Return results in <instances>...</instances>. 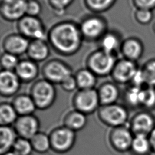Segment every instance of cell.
<instances>
[{
    "mask_svg": "<svg viewBox=\"0 0 155 155\" xmlns=\"http://www.w3.org/2000/svg\"><path fill=\"white\" fill-rule=\"evenodd\" d=\"M47 36L50 45L64 56L77 53L84 40L79 25L71 21H62L54 25Z\"/></svg>",
    "mask_w": 155,
    "mask_h": 155,
    "instance_id": "obj_1",
    "label": "cell"
},
{
    "mask_svg": "<svg viewBox=\"0 0 155 155\" xmlns=\"http://www.w3.org/2000/svg\"><path fill=\"white\" fill-rule=\"evenodd\" d=\"M117 61L114 54L100 48L88 56L87 65L88 68L96 76H104L111 74Z\"/></svg>",
    "mask_w": 155,
    "mask_h": 155,
    "instance_id": "obj_2",
    "label": "cell"
},
{
    "mask_svg": "<svg viewBox=\"0 0 155 155\" xmlns=\"http://www.w3.org/2000/svg\"><path fill=\"white\" fill-rule=\"evenodd\" d=\"M31 96L37 108L45 109L50 107L56 97L53 84L45 79L38 81L31 88Z\"/></svg>",
    "mask_w": 155,
    "mask_h": 155,
    "instance_id": "obj_3",
    "label": "cell"
},
{
    "mask_svg": "<svg viewBox=\"0 0 155 155\" xmlns=\"http://www.w3.org/2000/svg\"><path fill=\"white\" fill-rule=\"evenodd\" d=\"M84 39L90 41L99 40L107 31L105 20L98 16H90L84 18L79 25Z\"/></svg>",
    "mask_w": 155,
    "mask_h": 155,
    "instance_id": "obj_4",
    "label": "cell"
},
{
    "mask_svg": "<svg viewBox=\"0 0 155 155\" xmlns=\"http://www.w3.org/2000/svg\"><path fill=\"white\" fill-rule=\"evenodd\" d=\"M19 33L21 34L30 41L36 39L44 40L45 38V28L42 21L35 16H24L17 23Z\"/></svg>",
    "mask_w": 155,
    "mask_h": 155,
    "instance_id": "obj_5",
    "label": "cell"
},
{
    "mask_svg": "<svg viewBox=\"0 0 155 155\" xmlns=\"http://www.w3.org/2000/svg\"><path fill=\"white\" fill-rule=\"evenodd\" d=\"M98 115L104 123L114 128L124 126L128 117L125 108L116 104L103 105Z\"/></svg>",
    "mask_w": 155,
    "mask_h": 155,
    "instance_id": "obj_6",
    "label": "cell"
},
{
    "mask_svg": "<svg viewBox=\"0 0 155 155\" xmlns=\"http://www.w3.org/2000/svg\"><path fill=\"white\" fill-rule=\"evenodd\" d=\"M45 79L53 84H61L67 78L72 75L71 68L64 62L53 59L46 62L42 67Z\"/></svg>",
    "mask_w": 155,
    "mask_h": 155,
    "instance_id": "obj_7",
    "label": "cell"
},
{
    "mask_svg": "<svg viewBox=\"0 0 155 155\" xmlns=\"http://www.w3.org/2000/svg\"><path fill=\"white\" fill-rule=\"evenodd\" d=\"M76 138L75 131L64 126L54 130L50 136L51 147L56 151L64 153L70 150Z\"/></svg>",
    "mask_w": 155,
    "mask_h": 155,
    "instance_id": "obj_8",
    "label": "cell"
},
{
    "mask_svg": "<svg viewBox=\"0 0 155 155\" xmlns=\"http://www.w3.org/2000/svg\"><path fill=\"white\" fill-rule=\"evenodd\" d=\"M99 104L98 92L94 88L81 90L74 99V104L76 110L85 114L94 111Z\"/></svg>",
    "mask_w": 155,
    "mask_h": 155,
    "instance_id": "obj_9",
    "label": "cell"
},
{
    "mask_svg": "<svg viewBox=\"0 0 155 155\" xmlns=\"http://www.w3.org/2000/svg\"><path fill=\"white\" fill-rule=\"evenodd\" d=\"M138 68L135 61L124 58L117 61L111 75L118 83L131 82Z\"/></svg>",
    "mask_w": 155,
    "mask_h": 155,
    "instance_id": "obj_10",
    "label": "cell"
},
{
    "mask_svg": "<svg viewBox=\"0 0 155 155\" xmlns=\"http://www.w3.org/2000/svg\"><path fill=\"white\" fill-rule=\"evenodd\" d=\"M27 0H7L1 2V15L8 21H19L26 15Z\"/></svg>",
    "mask_w": 155,
    "mask_h": 155,
    "instance_id": "obj_11",
    "label": "cell"
},
{
    "mask_svg": "<svg viewBox=\"0 0 155 155\" xmlns=\"http://www.w3.org/2000/svg\"><path fill=\"white\" fill-rule=\"evenodd\" d=\"M39 123L33 116H21L15 122V130L20 137L30 139L39 132Z\"/></svg>",
    "mask_w": 155,
    "mask_h": 155,
    "instance_id": "obj_12",
    "label": "cell"
},
{
    "mask_svg": "<svg viewBox=\"0 0 155 155\" xmlns=\"http://www.w3.org/2000/svg\"><path fill=\"white\" fill-rule=\"evenodd\" d=\"M134 136L130 128L124 126L114 128L110 133V142L116 150L125 151L131 148Z\"/></svg>",
    "mask_w": 155,
    "mask_h": 155,
    "instance_id": "obj_13",
    "label": "cell"
},
{
    "mask_svg": "<svg viewBox=\"0 0 155 155\" xmlns=\"http://www.w3.org/2000/svg\"><path fill=\"white\" fill-rule=\"evenodd\" d=\"M30 41L20 33L10 34L5 36L2 41L4 52L17 56L27 53Z\"/></svg>",
    "mask_w": 155,
    "mask_h": 155,
    "instance_id": "obj_14",
    "label": "cell"
},
{
    "mask_svg": "<svg viewBox=\"0 0 155 155\" xmlns=\"http://www.w3.org/2000/svg\"><path fill=\"white\" fill-rule=\"evenodd\" d=\"M155 128L154 117L148 112H140L131 120L130 130L134 135L148 136Z\"/></svg>",
    "mask_w": 155,
    "mask_h": 155,
    "instance_id": "obj_15",
    "label": "cell"
},
{
    "mask_svg": "<svg viewBox=\"0 0 155 155\" xmlns=\"http://www.w3.org/2000/svg\"><path fill=\"white\" fill-rule=\"evenodd\" d=\"M21 80L13 71L2 70L0 74V91L2 96H11L18 92Z\"/></svg>",
    "mask_w": 155,
    "mask_h": 155,
    "instance_id": "obj_16",
    "label": "cell"
},
{
    "mask_svg": "<svg viewBox=\"0 0 155 155\" xmlns=\"http://www.w3.org/2000/svg\"><path fill=\"white\" fill-rule=\"evenodd\" d=\"M120 51L124 58L136 62L142 56L143 47L138 39L130 38L122 42Z\"/></svg>",
    "mask_w": 155,
    "mask_h": 155,
    "instance_id": "obj_17",
    "label": "cell"
},
{
    "mask_svg": "<svg viewBox=\"0 0 155 155\" xmlns=\"http://www.w3.org/2000/svg\"><path fill=\"white\" fill-rule=\"evenodd\" d=\"M28 59L38 62L47 59L50 55V47L42 39L30 41L27 53Z\"/></svg>",
    "mask_w": 155,
    "mask_h": 155,
    "instance_id": "obj_18",
    "label": "cell"
},
{
    "mask_svg": "<svg viewBox=\"0 0 155 155\" xmlns=\"http://www.w3.org/2000/svg\"><path fill=\"white\" fill-rule=\"evenodd\" d=\"M21 81L30 82L38 75L39 68L36 62L30 59H24L19 61L14 71Z\"/></svg>",
    "mask_w": 155,
    "mask_h": 155,
    "instance_id": "obj_19",
    "label": "cell"
},
{
    "mask_svg": "<svg viewBox=\"0 0 155 155\" xmlns=\"http://www.w3.org/2000/svg\"><path fill=\"white\" fill-rule=\"evenodd\" d=\"M17 113L21 116L30 115L37 108L31 96L21 94L16 96L12 104Z\"/></svg>",
    "mask_w": 155,
    "mask_h": 155,
    "instance_id": "obj_20",
    "label": "cell"
},
{
    "mask_svg": "<svg viewBox=\"0 0 155 155\" xmlns=\"http://www.w3.org/2000/svg\"><path fill=\"white\" fill-rule=\"evenodd\" d=\"M97 92L100 103L103 105L115 104L119 95V91L116 85L110 82L102 85Z\"/></svg>",
    "mask_w": 155,
    "mask_h": 155,
    "instance_id": "obj_21",
    "label": "cell"
},
{
    "mask_svg": "<svg viewBox=\"0 0 155 155\" xmlns=\"http://www.w3.org/2000/svg\"><path fill=\"white\" fill-rule=\"evenodd\" d=\"M16 132L9 126L1 125L0 130V151L3 154L13 148L16 139Z\"/></svg>",
    "mask_w": 155,
    "mask_h": 155,
    "instance_id": "obj_22",
    "label": "cell"
},
{
    "mask_svg": "<svg viewBox=\"0 0 155 155\" xmlns=\"http://www.w3.org/2000/svg\"><path fill=\"white\" fill-rule=\"evenodd\" d=\"M99 41L101 49L114 54L120 49L122 42L120 41L119 36L111 31H107Z\"/></svg>",
    "mask_w": 155,
    "mask_h": 155,
    "instance_id": "obj_23",
    "label": "cell"
},
{
    "mask_svg": "<svg viewBox=\"0 0 155 155\" xmlns=\"http://www.w3.org/2000/svg\"><path fill=\"white\" fill-rule=\"evenodd\" d=\"M96 75L88 68L80 70L75 76L78 87L81 90L93 88L96 83Z\"/></svg>",
    "mask_w": 155,
    "mask_h": 155,
    "instance_id": "obj_24",
    "label": "cell"
},
{
    "mask_svg": "<svg viewBox=\"0 0 155 155\" xmlns=\"http://www.w3.org/2000/svg\"><path fill=\"white\" fill-rule=\"evenodd\" d=\"M130 149L136 155H148L152 151L148 136L134 135Z\"/></svg>",
    "mask_w": 155,
    "mask_h": 155,
    "instance_id": "obj_25",
    "label": "cell"
},
{
    "mask_svg": "<svg viewBox=\"0 0 155 155\" xmlns=\"http://www.w3.org/2000/svg\"><path fill=\"white\" fill-rule=\"evenodd\" d=\"M86 124L85 114L78 110L70 112L65 118V126L74 131L82 129Z\"/></svg>",
    "mask_w": 155,
    "mask_h": 155,
    "instance_id": "obj_26",
    "label": "cell"
},
{
    "mask_svg": "<svg viewBox=\"0 0 155 155\" xmlns=\"http://www.w3.org/2000/svg\"><path fill=\"white\" fill-rule=\"evenodd\" d=\"M18 113L12 104L2 103L0 107V122L1 125L8 126L17 120Z\"/></svg>",
    "mask_w": 155,
    "mask_h": 155,
    "instance_id": "obj_27",
    "label": "cell"
},
{
    "mask_svg": "<svg viewBox=\"0 0 155 155\" xmlns=\"http://www.w3.org/2000/svg\"><path fill=\"white\" fill-rule=\"evenodd\" d=\"M33 150L38 153L47 152L51 147L50 137L47 134L38 132L30 139Z\"/></svg>",
    "mask_w": 155,
    "mask_h": 155,
    "instance_id": "obj_28",
    "label": "cell"
},
{
    "mask_svg": "<svg viewBox=\"0 0 155 155\" xmlns=\"http://www.w3.org/2000/svg\"><path fill=\"white\" fill-rule=\"evenodd\" d=\"M116 0H84L87 8L96 13L105 12L111 8Z\"/></svg>",
    "mask_w": 155,
    "mask_h": 155,
    "instance_id": "obj_29",
    "label": "cell"
},
{
    "mask_svg": "<svg viewBox=\"0 0 155 155\" xmlns=\"http://www.w3.org/2000/svg\"><path fill=\"white\" fill-rule=\"evenodd\" d=\"M140 105L147 109L155 108V87L147 86L142 88Z\"/></svg>",
    "mask_w": 155,
    "mask_h": 155,
    "instance_id": "obj_30",
    "label": "cell"
},
{
    "mask_svg": "<svg viewBox=\"0 0 155 155\" xmlns=\"http://www.w3.org/2000/svg\"><path fill=\"white\" fill-rule=\"evenodd\" d=\"M141 69L145 85L155 87V59L148 61Z\"/></svg>",
    "mask_w": 155,
    "mask_h": 155,
    "instance_id": "obj_31",
    "label": "cell"
},
{
    "mask_svg": "<svg viewBox=\"0 0 155 155\" xmlns=\"http://www.w3.org/2000/svg\"><path fill=\"white\" fill-rule=\"evenodd\" d=\"M12 149L17 155H30L33 150L30 140L22 137L16 139Z\"/></svg>",
    "mask_w": 155,
    "mask_h": 155,
    "instance_id": "obj_32",
    "label": "cell"
},
{
    "mask_svg": "<svg viewBox=\"0 0 155 155\" xmlns=\"http://www.w3.org/2000/svg\"><path fill=\"white\" fill-rule=\"evenodd\" d=\"M19 61L18 56L7 52H4L1 57V65L4 70L15 71Z\"/></svg>",
    "mask_w": 155,
    "mask_h": 155,
    "instance_id": "obj_33",
    "label": "cell"
},
{
    "mask_svg": "<svg viewBox=\"0 0 155 155\" xmlns=\"http://www.w3.org/2000/svg\"><path fill=\"white\" fill-rule=\"evenodd\" d=\"M142 87L133 86L131 87L127 93V100L132 105L137 106L141 104Z\"/></svg>",
    "mask_w": 155,
    "mask_h": 155,
    "instance_id": "obj_34",
    "label": "cell"
},
{
    "mask_svg": "<svg viewBox=\"0 0 155 155\" xmlns=\"http://www.w3.org/2000/svg\"><path fill=\"white\" fill-rule=\"evenodd\" d=\"M134 18L137 22L142 25H145L151 21L153 18V13L151 10L137 8L134 13Z\"/></svg>",
    "mask_w": 155,
    "mask_h": 155,
    "instance_id": "obj_35",
    "label": "cell"
},
{
    "mask_svg": "<svg viewBox=\"0 0 155 155\" xmlns=\"http://www.w3.org/2000/svg\"><path fill=\"white\" fill-rule=\"evenodd\" d=\"M74 0H48L53 10L58 15L63 14Z\"/></svg>",
    "mask_w": 155,
    "mask_h": 155,
    "instance_id": "obj_36",
    "label": "cell"
},
{
    "mask_svg": "<svg viewBox=\"0 0 155 155\" xmlns=\"http://www.w3.org/2000/svg\"><path fill=\"white\" fill-rule=\"evenodd\" d=\"M42 6L37 0H27L26 15L38 17L41 13Z\"/></svg>",
    "mask_w": 155,
    "mask_h": 155,
    "instance_id": "obj_37",
    "label": "cell"
},
{
    "mask_svg": "<svg viewBox=\"0 0 155 155\" xmlns=\"http://www.w3.org/2000/svg\"><path fill=\"white\" fill-rule=\"evenodd\" d=\"M61 85L62 88L67 91H74L76 87H78L75 76L73 75L67 78L64 81H63Z\"/></svg>",
    "mask_w": 155,
    "mask_h": 155,
    "instance_id": "obj_38",
    "label": "cell"
},
{
    "mask_svg": "<svg viewBox=\"0 0 155 155\" xmlns=\"http://www.w3.org/2000/svg\"><path fill=\"white\" fill-rule=\"evenodd\" d=\"M137 8H143L152 10L155 8V0H133Z\"/></svg>",
    "mask_w": 155,
    "mask_h": 155,
    "instance_id": "obj_39",
    "label": "cell"
},
{
    "mask_svg": "<svg viewBox=\"0 0 155 155\" xmlns=\"http://www.w3.org/2000/svg\"><path fill=\"white\" fill-rule=\"evenodd\" d=\"M148 138L150 142L152 151L155 153V128L148 135Z\"/></svg>",
    "mask_w": 155,
    "mask_h": 155,
    "instance_id": "obj_40",
    "label": "cell"
},
{
    "mask_svg": "<svg viewBox=\"0 0 155 155\" xmlns=\"http://www.w3.org/2000/svg\"><path fill=\"white\" fill-rule=\"evenodd\" d=\"M1 155H17L16 154H15L13 151H8L3 154H1Z\"/></svg>",
    "mask_w": 155,
    "mask_h": 155,
    "instance_id": "obj_41",
    "label": "cell"
},
{
    "mask_svg": "<svg viewBox=\"0 0 155 155\" xmlns=\"http://www.w3.org/2000/svg\"><path fill=\"white\" fill-rule=\"evenodd\" d=\"M153 30H154V31H155V24H154V26H153Z\"/></svg>",
    "mask_w": 155,
    "mask_h": 155,
    "instance_id": "obj_42",
    "label": "cell"
},
{
    "mask_svg": "<svg viewBox=\"0 0 155 155\" xmlns=\"http://www.w3.org/2000/svg\"><path fill=\"white\" fill-rule=\"evenodd\" d=\"M7 1V0H1V2H4V1Z\"/></svg>",
    "mask_w": 155,
    "mask_h": 155,
    "instance_id": "obj_43",
    "label": "cell"
}]
</instances>
